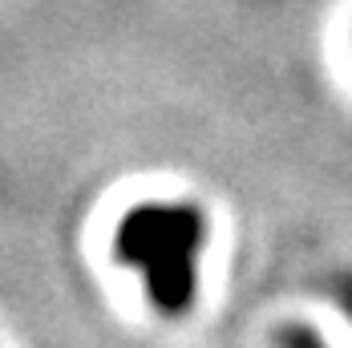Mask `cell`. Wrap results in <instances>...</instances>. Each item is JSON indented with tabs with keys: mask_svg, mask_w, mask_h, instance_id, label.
<instances>
[{
	"mask_svg": "<svg viewBox=\"0 0 352 348\" xmlns=\"http://www.w3.org/2000/svg\"><path fill=\"white\" fill-rule=\"evenodd\" d=\"M203 235H207V223L190 203H146L118 223L113 251L146 272L154 263L195 255L203 247Z\"/></svg>",
	"mask_w": 352,
	"mask_h": 348,
	"instance_id": "1",
	"label": "cell"
},
{
	"mask_svg": "<svg viewBox=\"0 0 352 348\" xmlns=\"http://www.w3.org/2000/svg\"><path fill=\"white\" fill-rule=\"evenodd\" d=\"M146 276V292L154 300V308L166 316H182L195 304V255L186 259H166L142 272Z\"/></svg>",
	"mask_w": 352,
	"mask_h": 348,
	"instance_id": "2",
	"label": "cell"
},
{
	"mask_svg": "<svg viewBox=\"0 0 352 348\" xmlns=\"http://www.w3.org/2000/svg\"><path fill=\"white\" fill-rule=\"evenodd\" d=\"M280 348H324V345H320V336L312 332V328L292 324V328H283L280 332Z\"/></svg>",
	"mask_w": 352,
	"mask_h": 348,
	"instance_id": "3",
	"label": "cell"
}]
</instances>
